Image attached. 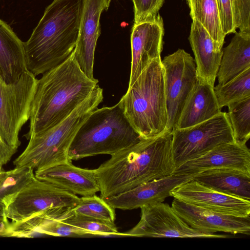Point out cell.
<instances>
[{
  "instance_id": "ac0fdd59",
  "label": "cell",
  "mask_w": 250,
  "mask_h": 250,
  "mask_svg": "<svg viewBox=\"0 0 250 250\" xmlns=\"http://www.w3.org/2000/svg\"><path fill=\"white\" fill-rule=\"evenodd\" d=\"M35 176L75 195L86 196L100 191L95 169L76 167L70 160L37 169Z\"/></svg>"
},
{
  "instance_id": "d4e9b609",
  "label": "cell",
  "mask_w": 250,
  "mask_h": 250,
  "mask_svg": "<svg viewBox=\"0 0 250 250\" xmlns=\"http://www.w3.org/2000/svg\"><path fill=\"white\" fill-rule=\"evenodd\" d=\"M58 218L66 224L82 229L93 236H126L125 233L118 231L114 222L76 214L72 210L71 208L63 209L58 215Z\"/></svg>"
},
{
  "instance_id": "1f68e13d",
  "label": "cell",
  "mask_w": 250,
  "mask_h": 250,
  "mask_svg": "<svg viewBox=\"0 0 250 250\" xmlns=\"http://www.w3.org/2000/svg\"><path fill=\"white\" fill-rule=\"evenodd\" d=\"M235 25L239 32L250 33V0H232Z\"/></svg>"
},
{
  "instance_id": "5b68a950",
  "label": "cell",
  "mask_w": 250,
  "mask_h": 250,
  "mask_svg": "<svg viewBox=\"0 0 250 250\" xmlns=\"http://www.w3.org/2000/svg\"><path fill=\"white\" fill-rule=\"evenodd\" d=\"M142 138L119 102L111 107L97 108L77 132L68 150V159L78 160L99 154L111 156Z\"/></svg>"
},
{
  "instance_id": "d6986e66",
  "label": "cell",
  "mask_w": 250,
  "mask_h": 250,
  "mask_svg": "<svg viewBox=\"0 0 250 250\" xmlns=\"http://www.w3.org/2000/svg\"><path fill=\"white\" fill-rule=\"evenodd\" d=\"M188 40L194 56L197 79L214 86L222 48L195 20H192Z\"/></svg>"
},
{
  "instance_id": "8992f818",
  "label": "cell",
  "mask_w": 250,
  "mask_h": 250,
  "mask_svg": "<svg viewBox=\"0 0 250 250\" xmlns=\"http://www.w3.org/2000/svg\"><path fill=\"white\" fill-rule=\"evenodd\" d=\"M103 100V90L97 84L65 119L28 140L24 150L13 162L15 167L37 169L69 160L68 150L77 132Z\"/></svg>"
},
{
  "instance_id": "603a6c76",
  "label": "cell",
  "mask_w": 250,
  "mask_h": 250,
  "mask_svg": "<svg viewBox=\"0 0 250 250\" xmlns=\"http://www.w3.org/2000/svg\"><path fill=\"white\" fill-rule=\"evenodd\" d=\"M250 67V33L235 32L229 45L222 49L217 74L218 84H224Z\"/></svg>"
},
{
  "instance_id": "e0dca14e",
  "label": "cell",
  "mask_w": 250,
  "mask_h": 250,
  "mask_svg": "<svg viewBox=\"0 0 250 250\" xmlns=\"http://www.w3.org/2000/svg\"><path fill=\"white\" fill-rule=\"evenodd\" d=\"M218 168L233 169L250 174V150L246 144L234 142L220 145L201 156L184 163L174 173L194 174Z\"/></svg>"
},
{
  "instance_id": "ffe728a7",
  "label": "cell",
  "mask_w": 250,
  "mask_h": 250,
  "mask_svg": "<svg viewBox=\"0 0 250 250\" xmlns=\"http://www.w3.org/2000/svg\"><path fill=\"white\" fill-rule=\"evenodd\" d=\"M213 87L197 79L185 103L176 128H185L197 125L221 112Z\"/></svg>"
},
{
  "instance_id": "8d00e7d4",
  "label": "cell",
  "mask_w": 250,
  "mask_h": 250,
  "mask_svg": "<svg viewBox=\"0 0 250 250\" xmlns=\"http://www.w3.org/2000/svg\"><path fill=\"white\" fill-rule=\"evenodd\" d=\"M187 0V2L188 3V6H189L190 3V2H191V0Z\"/></svg>"
},
{
  "instance_id": "7c38bea8",
  "label": "cell",
  "mask_w": 250,
  "mask_h": 250,
  "mask_svg": "<svg viewBox=\"0 0 250 250\" xmlns=\"http://www.w3.org/2000/svg\"><path fill=\"white\" fill-rule=\"evenodd\" d=\"M170 196L222 214L240 217L250 215V201L220 192L193 179L172 189Z\"/></svg>"
},
{
  "instance_id": "44dd1931",
  "label": "cell",
  "mask_w": 250,
  "mask_h": 250,
  "mask_svg": "<svg viewBox=\"0 0 250 250\" xmlns=\"http://www.w3.org/2000/svg\"><path fill=\"white\" fill-rule=\"evenodd\" d=\"M27 70L24 42L0 19V76L6 83H13Z\"/></svg>"
},
{
  "instance_id": "d590c367",
  "label": "cell",
  "mask_w": 250,
  "mask_h": 250,
  "mask_svg": "<svg viewBox=\"0 0 250 250\" xmlns=\"http://www.w3.org/2000/svg\"><path fill=\"white\" fill-rule=\"evenodd\" d=\"M4 165L2 161L0 159V171H1L2 169V167Z\"/></svg>"
},
{
  "instance_id": "83f0119b",
  "label": "cell",
  "mask_w": 250,
  "mask_h": 250,
  "mask_svg": "<svg viewBox=\"0 0 250 250\" xmlns=\"http://www.w3.org/2000/svg\"><path fill=\"white\" fill-rule=\"evenodd\" d=\"M62 208L46 210L38 229L39 235L70 237H89L93 236L87 232L70 225L58 218Z\"/></svg>"
},
{
  "instance_id": "2e32d148",
  "label": "cell",
  "mask_w": 250,
  "mask_h": 250,
  "mask_svg": "<svg viewBox=\"0 0 250 250\" xmlns=\"http://www.w3.org/2000/svg\"><path fill=\"white\" fill-rule=\"evenodd\" d=\"M164 22L159 14L155 21L134 24L130 36L131 61L128 87L152 60L161 58Z\"/></svg>"
},
{
  "instance_id": "7402d4cb",
  "label": "cell",
  "mask_w": 250,
  "mask_h": 250,
  "mask_svg": "<svg viewBox=\"0 0 250 250\" xmlns=\"http://www.w3.org/2000/svg\"><path fill=\"white\" fill-rule=\"evenodd\" d=\"M193 179L220 192L250 201L249 173L233 169H212L197 173Z\"/></svg>"
},
{
  "instance_id": "d6a6232c",
  "label": "cell",
  "mask_w": 250,
  "mask_h": 250,
  "mask_svg": "<svg viewBox=\"0 0 250 250\" xmlns=\"http://www.w3.org/2000/svg\"><path fill=\"white\" fill-rule=\"evenodd\" d=\"M222 30L225 35L236 32L232 0H216Z\"/></svg>"
},
{
  "instance_id": "836d02e7",
  "label": "cell",
  "mask_w": 250,
  "mask_h": 250,
  "mask_svg": "<svg viewBox=\"0 0 250 250\" xmlns=\"http://www.w3.org/2000/svg\"><path fill=\"white\" fill-rule=\"evenodd\" d=\"M7 220L4 214L3 206L0 203V236H3L4 234Z\"/></svg>"
},
{
  "instance_id": "9c48e42d",
  "label": "cell",
  "mask_w": 250,
  "mask_h": 250,
  "mask_svg": "<svg viewBox=\"0 0 250 250\" xmlns=\"http://www.w3.org/2000/svg\"><path fill=\"white\" fill-rule=\"evenodd\" d=\"M79 199L77 195L34 176L20 190L4 197L1 203L6 218L16 222L47 209L73 207Z\"/></svg>"
},
{
  "instance_id": "4316f807",
  "label": "cell",
  "mask_w": 250,
  "mask_h": 250,
  "mask_svg": "<svg viewBox=\"0 0 250 250\" xmlns=\"http://www.w3.org/2000/svg\"><path fill=\"white\" fill-rule=\"evenodd\" d=\"M228 107L234 142L246 144L250 137V96Z\"/></svg>"
},
{
  "instance_id": "f546056e",
  "label": "cell",
  "mask_w": 250,
  "mask_h": 250,
  "mask_svg": "<svg viewBox=\"0 0 250 250\" xmlns=\"http://www.w3.org/2000/svg\"><path fill=\"white\" fill-rule=\"evenodd\" d=\"M34 169L20 167L0 171V203L5 197L13 194L24 186L34 176Z\"/></svg>"
},
{
  "instance_id": "e575fe53",
  "label": "cell",
  "mask_w": 250,
  "mask_h": 250,
  "mask_svg": "<svg viewBox=\"0 0 250 250\" xmlns=\"http://www.w3.org/2000/svg\"><path fill=\"white\" fill-rule=\"evenodd\" d=\"M16 151V150L5 144L1 140L0 137V154L6 155H12L15 154Z\"/></svg>"
},
{
  "instance_id": "277c9868",
  "label": "cell",
  "mask_w": 250,
  "mask_h": 250,
  "mask_svg": "<svg viewBox=\"0 0 250 250\" xmlns=\"http://www.w3.org/2000/svg\"><path fill=\"white\" fill-rule=\"evenodd\" d=\"M119 102L130 124L142 138L154 137L167 131L161 58L151 61Z\"/></svg>"
},
{
  "instance_id": "52a82bcc",
  "label": "cell",
  "mask_w": 250,
  "mask_h": 250,
  "mask_svg": "<svg viewBox=\"0 0 250 250\" xmlns=\"http://www.w3.org/2000/svg\"><path fill=\"white\" fill-rule=\"evenodd\" d=\"M38 79L28 70L13 83H6L0 75V137L17 151L19 133L29 120Z\"/></svg>"
},
{
  "instance_id": "4dcf8cb0",
  "label": "cell",
  "mask_w": 250,
  "mask_h": 250,
  "mask_svg": "<svg viewBox=\"0 0 250 250\" xmlns=\"http://www.w3.org/2000/svg\"><path fill=\"white\" fill-rule=\"evenodd\" d=\"M134 24L153 21L159 15L165 0H132Z\"/></svg>"
},
{
  "instance_id": "7a4b0ae2",
  "label": "cell",
  "mask_w": 250,
  "mask_h": 250,
  "mask_svg": "<svg viewBox=\"0 0 250 250\" xmlns=\"http://www.w3.org/2000/svg\"><path fill=\"white\" fill-rule=\"evenodd\" d=\"M98 80L87 77L75 61L73 53L37 81L24 136L42 133L57 125L79 106L96 87Z\"/></svg>"
},
{
  "instance_id": "f1b7e54d",
  "label": "cell",
  "mask_w": 250,
  "mask_h": 250,
  "mask_svg": "<svg viewBox=\"0 0 250 250\" xmlns=\"http://www.w3.org/2000/svg\"><path fill=\"white\" fill-rule=\"evenodd\" d=\"M71 209L78 214L110 222H114L116 218L115 209L96 194L80 198Z\"/></svg>"
},
{
  "instance_id": "cb8c5ba5",
  "label": "cell",
  "mask_w": 250,
  "mask_h": 250,
  "mask_svg": "<svg viewBox=\"0 0 250 250\" xmlns=\"http://www.w3.org/2000/svg\"><path fill=\"white\" fill-rule=\"evenodd\" d=\"M190 16L198 21L221 47L226 35L221 25L216 0H191Z\"/></svg>"
},
{
  "instance_id": "74e56055",
  "label": "cell",
  "mask_w": 250,
  "mask_h": 250,
  "mask_svg": "<svg viewBox=\"0 0 250 250\" xmlns=\"http://www.w3.org/2000/svg\"><path fill=\"white\" fill-rule=\"evenodd\" d=\"M1 0H0V1Z\"/></svg>"
},
{
  "instance_id": "3957f363",
  "label": "cell",
  "mask_w": 250,
  "mask_h": 250,
  "mask_svg": "<svg viewBox=\"0 0 250 250\" xmlns=\"http://www.w3.org/2000/svg\"><path fill=\"white\" fill-rule=\"evenodd\" d=\"M83 0H54L24 42L27 69L35 76L61 63L78 38Z\"/></svg>"
},
{
  "instance_id": "484cf974",
  "label": "cell",
  "mask_w": 250,
  "mask_h": 250,
  "mask_svg": "<svg viewBox=\"0 0 250 250\" xmlns=\"http://www.w3.org/2000/svg\"><path fill=\"white\" fill-rule=\"evenodd\" d=\"M221 108L250 96V67L224 84L213 87Z\"/></svg>"
},
{
  "instance_id": "ba28073f",
  "label": "cell",
  "mask_w": 250,
  "mask_h": 250,
  "mask_svg": "<svg viewBox=\"0 0 250 250\" xmlns=\"http://www.w3.org/2000/svg\"><path fill=\"white\" fill-rule=\"evenodd\" d=\"M172 133L171 154L175 169L220 145L234 142L227 113L222 111L197 125L176 128Z\"/></svg>"
},
{
  "instance_id": "8fae6325",
  "label": "cell",
  "mask_w": 250,
  "mask_h": 250,
  "mask_svg": "<svg viewBox=\"0 0 250 250\" xmlns=\"http://www.w3.org/2000/svg\"><path fill=\"white\" fill-rule=\"evenodd\" d=\"M138 224L126 236L147 237L225 238L227 235L199 231L188 225L174 208L163 202L140 208Z\"/></svg>"
},
{
  "instance_id": "30bf717a",
  "label": "cell",
  "mask_w": 250,
  "mask_h": 250,
  "mask_svg": "<svg viewBox=\"0 0 250 250\" xmlns=\"http://www.w3.org/2000/svg\"><path fill=\"white\" fill-rule=\"evenodd\" d=\"M162 63L165 79V92L168 117L167 130L172 132L185 103L197 81L194 59L185 50L166 56Z\"/></svg>"
},
{
  "instance_id": "5bb4252c",
  "label": "cell",
  "mask_w": 250,
  "mask_h": 250,
  "mask_svg": "<svg viewBox=\"0 0 250 250\" xmlns=\"http://www.w3.org/2000/svg\"><path fill=\"white\" fill-rule=\"evenodd\" d=\"M197 173H173L154 179L104 200L114 209L131 210L163 202L172 189L192 179Z\"/></svg>"
},
{
  "instance_id": "9a60e30c",
  "label": "cell",
  "mask_w": 250,
  "mask_h": 250,
  "mask_svg": "<svg viewBox=\"0 0 250 250\" xmlns=\"http://www.w3.org/2000/svg\"><path fill=\"white\" fill-rule=\"evenodd\" d=\"M171 207L190 227L202 232L250 234V217L227 215L174 199Z\"/></svg>"
},
{
  "instance_id": "4fadbf2b",
  "label": "cell",
  "mask_w": 250,
  "mask_h": 250,
  "mask_svg": "<svg viewBox=\"0 0 250 250\" xmlns=\"http://www.w3.org/2000/svg\"><path fill=\"white\" fill-rule=\"evenodd\" d=\"M111 0H83L78 36L72 53L81 70L91 79H95L94 54L101 32V15L108 9Z\"/></svg>"
},
{
  "instance_id": "6da1fadb",
  "label": "cell",
  "mask_w": 250,
  "mask_h": 250,
  "mask_svg": "<svg viewBox=\"0 0 250 250\" xmlns=\"http://www.w3.org/2000/svg\"><path fill=\"white\" fill-rule=\"evenodd\" d=\"M172 138V132L166 131L154 137L142 138L111 155L95 169L100 197L105 199L173 173Z\"/></svg>"
}]
</instances>
